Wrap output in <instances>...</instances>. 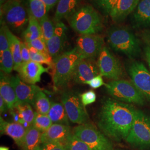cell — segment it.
<instances>
[{
	"label": "cell",
	"instance_id": "836d02e7",
	"mask_svg": "<svg viewBox=\"0 0 150 150\" xmlns=\"http://www.w3.org/2000/svg\"><path fill=\"white\" fill-rule=\"evenodd\" d=\"M67 150H92L85 142L72 133L65 144Z\"/></svg>",
	"mask_w": 150,
	"mask_h": 150
},
{
	"label": "cell",
	"instance_id": "484cf974",
	"mask_svg": "<svg viewBox=\"0 0 150 150\" xmlns=\"http://www.w3.org/2000/svg\"><path fill=\"white\" fill-rule=\"evenodd\" d=\"M41 132L31 126L26 130L22 148L23 150H35L41 144Z\"/></svg>",
	"mask_w": 150,
	"mask_h": 150
},
{
	"label": "cell",
	"instance_id": "9a60e30c",
	"mask_svg": "<svg viewBox=\"0 0 150 150\" xmlns=\"http://www.w3.org/2000/svg\"><path fill=\"white\" fill-rule=\"evenodd\" d=\"M49 69L50 67L46 68L42 64L31 60L23 63L17 71L19 77L24 82L35 85L40 81L41 75L48 72Z\"/></svg>",
	"mask_w": 150,
	"mask_h": 150
},
{
	"label": "cell",
	"instance_id": "f35d334b",
	"mask_svg": "<svg viewBox=\"0 0 150 150\" xmlns=\"http://www.w3.org/2000/svg\"><path fill=\"white\" fill-rule=\"evenodd\" d=\"M21 56L22 62L26 63L31 61L30 48L28 44L25 41L24 42L21 41Z\"/></svg>",
	"mask_w": 150,
	"mask_h": 150
},
{
	"label": "cell",
	"instance_id": "2e32d148",
	"mask_svg": "<svg viewBox=\"0 0 150 150\" xmlns=\"http://www.w3.org/2000/svg\"><path fill=\"white\" fill-rule=\"evenodd\" d=\"M55 23L56 27L54 35L46 42L48 53L53 59L62 54L67 38L66 26L61 21Z\"/></svg>",
	"mask_w": 150,
	"mask_h": 150
},
{
	"label": "cell",
	"instance_id": "52a82bcc",
	"mask_svg": "<svg viewBox=\"0 0 150 150\" xmlns=\"http://www.w3.org/2000/svg\"><path fill=\"white\" fill-rule=\"evenodd\" d=\"M129 145L139 149L150 147V116L136 109L134 121L126 139Z\"/></svg>",
	"mask_w": 150,
	"mask_h": 150
},
{
	"label": "cell",
	"instance_id": "d6986e66",
	"mask_svg": "<svg viewBox=\"0 0 150 150\" xmlns=\"http://www.w3.org/2000/svg\"><path fill=\"white\" fill-rule=\"evenodd\" d=\"M11 110L15 122L21 123L26 129L32 126L36 112L33 111L30 104L17 103L15 108Z\"/></svg>",
	"mask_w": 150,
	"mask_h": 150
},
{
	"label": "cell",
	"instance_id": "f6af8a7d",
	"mask_svg": "<svg viewBox=\"0 0 150 150\" xmlns=\"http://www.w3.org/2000/svg\"><path fill=\"white\" fill-rule=\"evenodd\" d=\"M144 53L146 59L150 68V47L149 46H146L144 48Z\"/></svg>",
	"mask_w": 150,
	"mask_h": 150
},
{
	"label": "cell",
	"instance_id": "5bb4252c",
	"mask_svg": "<svg viewBox=\"0 0 150 150\" xmlns=\"http://www.w3.org/2000/svg\"><path fill=\"white\" fill-rule=\"evenodd\" d=\"M98 75L100 71L95 59H82L75 67L72 80L76 83L85 84Z\"/></svg>",
	"mask_w": 150,
	"mask_h": 150
},
{
	"label": "cell",
	"instance_id": "681fc988",
	"mask_svg": "<svg viewBox=\"0 0 150 150\" xmlns=\"http://www.w3.org/2000/svg\"></svg>",
	"mask_w": 150,
	"mask_h": 150
},
{
	"label": "cell",
	"instance_id": "7402d4cb",
	"mask_svg": "<svg viewBox=\"0 0 150 150\" xmlns=\"http://www.w3.org/2000/svg\"><path fill=\"white\" fill-rule=\"evenodd\" d=\"M133 18L136 27H150V0H141L139 1Z\"/></svg>",
	"mask_w": 150,
	"mask_h": 150
},
{
	"label": "cell",
	"instance_id": "7bdbcfd3",
	"mask_svg": "<svg viewBox=\"0 0 150 150\" xmlns=\"http://www.w3.org/2000/svg\"><path fill=\"white\" fill-rule=\"evenodd\" d=\"M46 6L47 11H49L56 4H57L59 0H41Z\"/></svg>",
	"mask_w": 150,
	"mask_h": 150
},
{
	"label": "cell",
	"instance_id": "6da1fadb",
	"mask_svg": "<svg viewBox=\"0 0 150 150\" xmlns=\"http://www.w3.org/2000/svg\"><path fill=\"white\" fill-rule=\"evenodd\" d=\"M135 110L129 103L106 99L98 115V126L103 134L115 141L126 140L133 123Z\"/></svg>",
	"mask_w": 150,
	"mask_h": 150
},
{
	"label": "cell",
	"instance_id": "7c38bea8",
	"mask_svg": "<svg viewBox=\"0 0 150 150\" xmlns=\"http://www.w3.org/2000/svg\"><path fill=\"white\" fill-rule=\"evenodd\" d=\"M127 71L132 82L150 101V72L144 64L134 61L128 65Z\"/></svg>",
	"mask_w": 150,
	"mask_h": 150
},
{
	"label": "cell",
	"instance_id": "ac0fdd59",
	"mask_svg": "<svg viewBox=\"0 0 150 150\" xmlns=\"http://www.w3.org/2000/svg\"><path fill=\"white\" fill-rule=\"evenodd\" d=\"M0 129L1 134L10 136L13 139L16 145L22 147L27 130L22 124L18 122H8L1 117Z\"/></svg>",
	"mask_w": 150,
	"mask_h": 150
},
{
	"label": "cell",
	"instance_id": "f1b7e54d",
	"mask_svg": "<svg viewBox=\"0 0 150 150\" xmlns=\"http://www.w3.org/2000/svg\"><path fill=\"white\" fill-rule=\"evenodd\" d=\"M51 106V103L46 94L42 91V90L38 91L33 105L36 111V112L47 115L48 114Z\"/></svg>",
	"mask_w": 150,
	"mask_h": 150
},
{
	"label": "cell",
	"instance_id": "3957f363",
	"mask_svg": "<svg viewBox=\"0 0 150 150\" xmlns=\"http://www.w3.org/2000/svg\"><path fill=\"white\" fill-rule=\"evenodd\" d=\"M70 26L78 33L97 34L103 29L101 16L92 6H81L69 18Z\"/></svg>",
	"mask_w": 150,
	"mask_h": 150
},
{
	"label": "cell",
	"instance_id": "5b68a950",
	"mask_svg": "<svg viewBox=\"0 0 150 150\" xmlns=\"http://www.w3.org/2000/svg\"><path fill=\"white\" fill-rule=\"evenodd\" d=\"M28 18V9L23 0H8L1 7V20L15 32L22 31Z\"/></svg>",
	"mask_w": 150,
	"mask_h": 150
},
{
	"label": "cell",
	"instance_id": "1f68e13d",
	"mask_svg": "<svg viewBox=\"0 0 150 150\" xmlns=\"http://www.w3.org/2000/svg\"><path fill=\"white\" fill-rule=\"evenodd\" d=\"M53 124L48 115L41 114L36 112L35 117L32 123V126L41 132L49 129Z\"/></svg>",
	"mask_w": 150,
	"mask_h": 150
},
{
	"label": "cell",
	"instance_id": "603a6c76",
	"mask_svg": "<svg viewBox=\"0 0 150 150\" xmlns=\"http://www.w3.org/2000/svg\"><path fill=\"white\" fill-rule=\"evenodd\" d=\"M79 0H59L54 16V22L57 23L64 18H69L77 10Z\"/></svg>",
	"mask_w": 150,
	"mask_h": 150
},
{
	"label": "cell",
	"instance_id": "9c48e42d",
	"mask_svg": "<svg viewBox=\"0 0 150 150\" xmlns=\"http://www.w3.org/2000/svg\"><path fill=\"white\" fill-rule=\"evenodd\" d=\"M61 102L71 122L78 125L88 122L89 116L81 101L80 95L74 91L64 92L61 97Z\"/></svg>",
	"mask_w": 150,
	"mask_h": 150
},
{
	"label": "cell",
	"instance_id": "bcb514c9",
	"mask_svg": "<svg viewBox=\"0 0 150 150\" xmlns=\"http://www.w3.org/2000/svg\"><path fill=\"white\" fill-rule=\"evenodd\" d=\"M8 0H0V7H1L4 4H5Z\"/></svg>",
	"mask_w": 150,
	"mask_h": 150
},
{
	"label": "cell",
	"instance_id": "83f0119b",
	"mask_svg": "<svg viewBox=\"0 0 150 150\" xmlns=\"http://www.w3.org/2000/svg\"><path fill=\"white\" fill-rule=\"evenodd\" d=\"M28 13L40 22L47 16L46 6L41 0H28Z\"/></svg>",
	"mask_w": 150,
	"mask_h": 150
},
{
	"label": "cell",
	"instance_id": "7dc6e473",
	"mask_svg": "<svg viewBox=\"0 0 150 150\" xmlns=\"http://www.w3.org/2000/svg\"><path fill=\"white\" fill-rule=\"evenodd\" d=\"M0 150H10L9 147H6V146H1L0 147Z\"/></svg>",
	"mask_w": 150,
	"mask_h": 150
},
{
	"label": "cell",
	"instance_id": "ab89813d",
	"mask_svg": "<svg viewBox=\"0 0 150 150\" xmlns=\"http://www.w3.org/2000/svg\"><path fill=\"white\" fill-rule=\"evenodd\" d=\"M85 84L88 85L92 88H95V89L99 88L103 85H105V83H104L103 80L102 76L100 74L97 75L91 80L86 82Z\"/></svg>",
	"mask_w": 150,
	"mask_h": 150
},
{
	"label": "cell",
	"instance_id": "ee69618b",
	"mask_svg": "<svg viewBox=\"0 0 150 150\" xmlns=\"http://www.w3.org/2000/svg\"><path fill=\"white\" fill-rule=\"evenodd\" d=\"M8 109L6 103L2 96H0V111L1 113L4 112Z\"/></svg>",
	"mask_w": 150,
	"mask_h": 150
},
{
	"label": "cell",
	"instance_id": "60d3db41",
	"mask_svg": "<svg viewBox=\"0 0 150 150\" xmlns=\"http://www.w3.org/2000/svg\"><path fill=\"white\" fill-rule=\"evenodd\" d=\"M118 0H99L100 5L102 8L110 13L113 8L116 5Z\"/></svg>",
	"mask_w": 150,
	"mask_h": 150
},
{
	"label": "cell",
	"instance_id": "74e56055",
	"mask_svg": "<svg viewBox=\"0 0 150 150\" xmlns=\"http://www.w3.org/2000/svg\"><path fill=\"white\" fill-rule=\"evenodd\" d=\"M41 150H67L64 144L58 142H48L42 144Z\"/></svg>",
	"mask_w": 150,
	"mask_h": 150
},
{
	"label": "cell",
	"instance_id": "d6a6232c",
	"mask_svg": "<svg viewBox=\"0 0 150 150\" xmlns=\"http://www.w3.org/2000/svg\"><path fill=\"white\" fill-rule=\"evenodd\" d=\"M41 29L42 35L46 42L54 35L56 23L46 16L40 22H39Z\"/></svg>",
	"mask_w": 150,
	"mask_h": 150
},
{
	"label": "cell",
	"instance_id": "8d00e7d4",
	"mask_svg": "<svg viewBox=\"0 0 150 150\" xmlns=\"http://www.w3.org/2000/svg\"><path fill=\"white\" fill-rule=\"evenodd\" d=\"M80 97L83 105L86 106L96 101V94L94 91L90 90L80 95Z\"/></svg>",
	"mask_w": 150,
	"mask_h": 150
},
{
	"label": "cell",
	"instance_id": "d4e9b609",
	"mask_svg": "<svg viewBox=\"0 0 150 150\" xmlns=\"http://www.w3.org/2000/svg\"><path fill=\"white\" fill-rule=\"evenodd\" d=\"M7 33L9 39L10 49L14 61L13 70L17 71L23 63L21 56V41L11 32L10 28L8 29Z\"/></svg>",
	"mask_w": 150,
	"mask_h": 150
},
{
	"label": "cell",
	"instance_id": "8fae6325",
	"mask_svg": "<svg viewBox=\"0 0 150 150\" xmlns=\"http://www.w3.org/2000/svg\"><path fill=\"white\" fill-rule=\"evenodd\" d=\"M76 48L82 59H95L104 46V39L97 34L82 35L76 39Z\"/></svg>",
	"mask_w": 150,
	"mask_h": 150
},
{
	"label": "cell",
	"instance_id": "f546056e",
	"mask_svg": "<svg viewBox=\"0 0 150 150\" xmlns=\"http://www.w3.org/2000/svg\"><path fill=\"white\" fill-rule=\"evenodd\" d=\"M1 71L6 74H9L14 68V61L10 49L0 53Z\"/></svg>",
	"mask_w": 150,
	"mask_h": 150
},
{
	"label": "cell",
	"instance_id": "b9f144b4",
	"mask_svg": "<svg viewBox=\"0 0 150 150\" xmlns=\"http://www.w3.org/2000/svg\"><path fill=\"white\" fill-rule=\"evenodd\" d=\"M141 37L147 46L150 47V30L144 31L141 33Z\"/></svg>",
	"mask_w": 150,
	"mask_h": 150
},
{
	"label": "cell",
	"instance_id": "ba28073f",
	"mask_svg": "<svg viewBox=\"0 0 150 150\" xmlns=\"http://www.w3.org/2000/svg\"><path fill=\"white\" fill-rule=\"evenodd\" d=\"M73 133L85 142L92 150H113L112 143L106 136L92 123L79 125L75 127Z\"/></svg>",
	"mask_w": 150,
	"mask_h": 150
},
{
	"label": "cell",
	"instance_id": "7a4b0ae2",
	"mask_svg": "<svg viewBox=\"0 0 150 150\" xmlns=\"http://www.w3.org/2000/svg\"><path fill=\"white\" fill-rule=\"evenodd\" d=\"M82 59L75 47L62 53L54 59L51 75L55 90L64 88L72 80L75 67Z\"/></svg>",
	"mask_w": 150,
	"mask_h": 150
},
{
	"label": "cell",
	"instance_id": "277c9868",
	"mask_svg": "<svg viewBox=\"0 0 150 150\" xmlns=\"http://www.w3.org/2000/svg\"><path fill=\"white\" fill-rule=\"evenodd\" d=\"M107 40L111 48L129 58L139 56V42L132 32L124 27H114L108 30Z\"/></svg>",
	"mask_w": 150,
	"mask_h": 150
},
{
	"label": "cell",
	"instance_id": "d590c367",
	"mask_svg": "<svg viewBox=\"0 0 150 150\" xmlns=\"http://www.w3.org/2000/svg\"><path fill=\"white\" fill-rule=\"evenodd\" d=\"M26 43L30 46L35 48V50L45 54H49L46 46V42L42 38H38V39L33 40L30 42Z\"/></svg>",
	"mask_w": 150,
	"mask_h": 150
},
{
	"label": "cell",
	"instance_id": "8992f818",
	"mask_svg": "<svg viewBox=\"0 0 150 150\" xmlns=\"http://www.w3.org/2000/svg\"><path fill=\"white\" fill-rule=\"evenodd\" d=\"M107 93L113 99L138 105L145 104V96L132 81L118 80L105 83Z\"/></svg>",
	"mask_w": 150,
	"mask_h": 150
},
{
	"label": "cell",
	"instance_id": "e0dca14e",
	"mask_svg": "<svg viewBox=\"0 0 150 150\" xmlns=\"http://www.w3.org/2000/svg\"><path fill=\"white\" fill-rule=\"evenodd\" d=\"M72 134L69 126L53 123L41 134V144L48 142H58L65 145Z\"/></svg>",
	"mask_w": 150,
	"mask_h": 150
},
{
	"label": "cell",
	"instance_id": "ffe728a7",
	"mask_svg": "<svg viewBox=\"0 0 150 150\" xmlns=\"http://www.w3.org/2000/svg\"><path fill=\"white\" fill-rule=\"evenodd\" d=\"M139 0H118L109 13L113 21H122L137 7Z\"/></svg>",
	"mask_w": 150,
	"mask_h": 150
},
{
	"label": "cell",
	"instance_id": "e575fe53",
	"mask_svg": "<svg viewBox=\"0 0 150 150\" xmlns=\"http://www.w3.org/2000/svg\"><path fill=\"white\" fill-rule=\"evenodd\" d=\"M9 27L5 22L1 20L0 27V53L10 48L9 39L7 31Z\"/></svg>",
	"mask_w": 150,
	"mask_h": 150
},
{
	"label": "cell",
	"instance_id": "44dd1931",
	"mask_svg": "<svg viewBox=\"0 0 150 150\" xmlns=\"http://www.w3.org/2000/svg\"><path fill=\"white\" fill-rule=\"evenodd\" d=\"M0 96L5 100L8 109H13L17 103L16 93L12 86L10 77L1 71L0 73Z\"/></svg>",
	"mask_w": 150,
	"mask_h": 150
},
{
	"label": "cell",
	"instance_id": "4316f807",
	"mask_svg": "<svg viewBox=\"0 0 150 150\" xmlns=\"http://www.w3.org/2000/svg\"><path fill=\"white\" fill-rule=\"evenodd\" d=\"M28 18V26L22 33L24 40L27 43L38 38H42L39 22L29 13Z\"/></svg>",
	"mask_w": 150,
	"mask_h": 150
},
{
	"label": "cell",
	"instance_id": "30bf717a",
	"mask_svg": "<svg viewBox=\"0 0 150 150\" xmlns=\"http://www.w3.org/2000/svg\"><path fill=\"white\" fill-rule=\"evenodd\" d=\"M100 74L108 79L118 80L123 75L122 66L117 58L104 46L97 61Z\"/></svg>",
	"mask_w": 150,
	"mask_h": 150
},
{
	"label": "cell",
	"instance_id": "4fadbf2b",
	"mask_svg": "<svg viewBox=\"0 0 150 150\" xmlns=\"http://www.w3.org/2000/svg\"><path fill=\"white\" fill-rule=\"evenodd\" d=\"M10 80L16 93L17 103H27L33 106L38 92L42 89L36 85L24 82L18 75L12 76Z\"/></svg>",
	"mask_w": 150,
	"mask_h": 150
},
{
	"label": "cell",
	"instance_id": "cb8c5ba5",
	"mask_svg": "<svg viewBox=\"0 0 150 150\" xmlns=\"http://www.w3.org/2000/svg\"><path fill=\"white\" fill-rule=\"evenodd\" d=\"M49 117L53 123H58L69 126V118L62 103L53 102L49 110Z\"/></svg>",
	"mask_w": 150,
	"mask_h": 150
},
{
	"label": "cell",
	"instance_id": "c3c4849f",
	"mask_svg": "<svg viewBox=\"0 0 150 150\" xmlns=\"http://www.w3.org/2000/svg\"><path fill=\"white\" fill-rule=\"evenodd\" d=\"M40 146H41V145H40ZM40 146L39 147H38V148L35 150H41V146Z\"/></svg>",
	"mask_w": 150,
	"mask_h": 150
},
{
	"label": "cell",
	"instance_id": "4dcf8cb0",
	"mask_svg": "<svg viewBox=\"0 0 150 150\" xmlns=\"http://www.w3.org/2000/svg\"><path fill=\"white\" fill-rule=\"evenodd\" d=\"M29 46L30 51L31 60L40 64L48 65V67H52L54 62V59L49 54H45L40 52L32 47Z\"/></svg>",
	"mask_w": 150,
	"mask_h": 150
}]
</instances>
